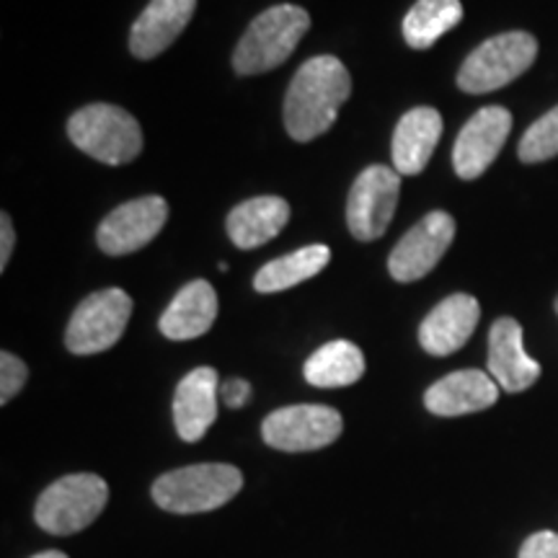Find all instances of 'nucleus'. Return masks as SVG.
I'll return each mask as SVG.
<instances>
[{"instance_id": "f257e3e1", "label": "nucleus", "mask_w": 558, "mask_h": 558, "mask_svg": "<svg viewBox=\"0 0 558 558\" xmlns=\"http://www.w3.org/2000/svg\"><path fill=\"white\" fill-rule=\"evenodd\" d=\"M349 94H352V78L339 58L318 54L303 62L284 99V128L290 137L308 143L329 132Z\"/></svg>"}, {"instance_id": "f03ea898", "label": "nucleus", "mask_w": 558, "mask_h": 558, "mask_svg": "<svg viewBox=\"0 0 558 558\" xmlns=\"http://www.w3.org/2000/svg\"><path fill=\"white\" fill-rule=\"evenodd\" d=\"M243 488V473L228 463H197L163 473L153 501L171 514H202L228 505Z\"/></svg>"}, {"instance_id": "7ed1b4c3", "label": "nucleus", "mask_w": 558, "mask_h": 558, "mask_svg": "<svg viewBox=\"0 0 558 558\" xmlns=\"http://www.w3.org/2000/svg\"><path fill=\"white\" fill-rule=\"evenodd\" d=\"M311 29L308 11L300 5H275L259 13L243 34L233 54V68L241 75H259L275 70L295 52L300 39Z\"/></svg>"}, {"instance_id": "20e7f679", "label": "nucleus", "mask_w": 558, "mask_h": 558, "mask_svg": "<svg viewBox=\"0 0 558 558\" xmlns=\"http://www.w3.org/2000/svg\"><path fill=\"white\" fill-rule=\"evenodd\" d=\"M75 148L107 166L130 163L143 150V130L130 111L114 104H90L75 111L68 122Z\"/></svg>"}, {"instance_id": "39448f33", "label": "nucleus", "mask_w": 558, "mask_h": 558, "mask_svg": "<svg viewBox=\"0 0 558 558\" xmlns=\"http://www.w3.org/2000/svg\"><path fill=\"white\" fill-rule=\"evenodd\" d=\"M109 501V484L96 473H70L47 486L34 507L45 533L73 535L94 525Z\"/></svg>"}, {"instance_id": "423d86ee", "label": "nucleus", "mask_w": 558, "mask_h": 558, "mask_svg": "<svg viewBox=\"0 0 558 558\" xmlns=\"http://www.w3.org/2000/svg\"><path fill=\"white\" fill-rule=\"evenodd\" d=\"M538 41L527 32H507L476 47L458 73V86L465 94H488L518 81L535 62Z\"/></svg>"}, {"instance_id": "0eeeda50", "label": "nucleus", "mask_w": 558, "mask_h": 558, "mask_svg": "<svg viewBox=\"0 0 558 558\" xmlns=\"http://www.w3.org/2000/svg\"><path fill=\"white\" fill-rule=\"evenodd\" d=\"M132 316V298L120 288L94 292L75 308L65 331V347L73 354L107 352L122 339Z\"/></svg>"}, {"instance_id": "6e6552de", "label": "nucleus", "mask_w": 558, "mask_h": 558, "mask_svg": "<svg viewBox=\"0 0 558 558\" xmlns=\"http://www.w3.org/2000/svg\"><path fill=\"white\" fill-rule=\"evenodd\" d=\"M341 429H344V418L337 409L300 403V407L271 411L262 424V437L275 450L311 452L337 442Z\"/></svg>"}, {"instance_id": "1a4fd4ad", "label": "nucleus", "mask_w": 558, "mask_h": 558, "mask_svg": "<svg viewBox=\"0 0 558 558\" xmlns=\"http://www.w3.org/2000/svg\"><path fill=\"white\" fill-rule=\"evenodd\" d=\"M401 173L388 166H367L354 179L347 202V226L357 241H378L399 205Z\"/></svg>"}, {"instance_id": "9d476101", "label": "nucleus", "mask_w": 558, "mask_h": 558, "mask_svg": "<svg viewBox=\"0 0 558 558\" xmlns=\"http://www.w3.org/2000/svg\"><path fill=\"white\" fill-rule=\"evenodd\" d=\"M456 239V220L448 213H429L390 251L388 271L396 282H416L437 267Z\"/></svg>"}, {"instance_id": "9b49d317", "label": "nucleus", "mask_w": 558, "mask_h": 558, "mask_svg": "<svg viewBox=\"0 0 558 558\" xmlns=\"http://www.w3.org/2000/svg\"><path fill=\"white\" fill-rule=\"evenodd\" d=\"M166 220H169V205L163 197L150 194V197L124 202L122 207L107 215L96 233V241L109 256L132 254V251L148 246L166 226Z\"/></svg>"}, {"instance_id": "f8f14e48", "label": "nucleus", "mask_w": 558, "mask_h": 558, "mask_svg": "<svg viewBox=\"0 0 558 558\" xmlns=\"http://www.w3.org/2000/svg\"><path fill=\"white\" fill-rule=\"evenodd\" d=\"M512 114L505 107H484L465 122L452 148V166L460 179L473 181L484 173L505 148Z\"/></svg>"}, {"instance_id": "ddd939ff", "label": "nucleus", "mask_w": 558, "mask_h": 558, "mask_svg": "<svg viewBox=\"0 0 558 558\" xmlns=\"http://www.w3.org/2000/svg\"><path fill=\"white\" fill-rule=\"evenodd\" d=\"M488 375L507 393H522L541 378V365L525 352L522 326L514 318H499L488 331Z\"/></svg>"}, {"instance_id": "4468645a", "label": "nucleus", "mask_w": 558, "mask_h": 558, "mask_svg": "<svg viewBox=\"0 0 558 558\" xmlns=\"http://www.w3.org/2000/svg\"><path fill=\"white\" fill-rule=\"evenodd\" d=\"M481 318V305L473 295L458 292V295L445 298L435 311L424 318L418 326V341H422L424 352L435 354V357H448L458 352L476 331Z\"/></svg>"}, {"instance_id": "2eb2a0df", "label": "nucleus", "mask_w": 558, "mask_h": 558, "mask_svg": "<svg viewBox=\"0 0 558 558\" xmlns=\"http://www.w3.org/2000/svg\"><path fill=\"white\" fill-rule=\"evenodd\" d=\"M218 418V373L197 367L186 373L173 396V424L184 442H199Z\"/></svg>"}, {"instance_id": "dca6fc26", "label": "nucleus", "mask_w": 558, "mask_h": 558, "mask_svg": "<svg viewBox=\"0 0 558 558\" xmlns=\"http://www.w3.org/2000/svg\"><path fill=\"white\" fill-rule=\"evenodd\" d=\"M194 11H197V0H150L148 9L132 24V54L140 60H153L169 50L179 34L186 29Z\"/></svg>"}, {"instance_id": "f3484780", "label": "nucleus", "mask_w": 558, "mask_h": 558, "mask_svg": "<svg viewBox=\"0 0 558 558\" xmlns=\"http://www.w3.org/2000/svg\"><path fill=\"white\" fill-rule=\"evenodd\" d=\"M499 390L497 380L484 369H458L424 393V407L437 416L476 414L497 403Z\"/></svg>"}, {"instance_id": "a211bd4d", "label": "nucleus", "mask_w": 558, "mask_h": 558, "mask_svg": "<svg viewBox=\"0 0 558 558\" xmlns=\"http://www.w3.org/2000/svg\"><path fill=\"white\" fill-rule=\"evenodd\" d=\"M442 137V117L432 107L407 111L393 132V169L401 177H416L427 169L432 153Z\"/></svg>"}, {"instance_id": "6ab92c4d", "label": "nucleus", "mask_w": 558, "mask_h": 558, "mask_svg": "<svg viewBox=\"0 0 558 558\" xmlns=\"http://www.w3.org/2000/svg\"><path fill=\"white\" fill-rule=\"evenodd\" d=\"M215 318H218V292L207 279H194L171 300L158 326L166 339L190 341L213 329Z\"/></svg>"}, {"instance_id": "aec40b11", "label": "nucleus", "mask_w": 558, "mask_h": 558, "mask_svg": "<svg viewBox=\"0 0 558 558\" xmlns=\"http://www.w3.org/2000/svg\"><path fill=\"white\" fill-rule=\"evenodd\" d=\"M290 220V205L282 197H254L228 215V235L239 248H259Z\"/></svg>"}, {"instance_id": "412c9836", "label": "nucleus", "mask_w": 558, "mask_h": 558, "mask_svg": "<svg viewBox=\"0 0 558 558\" xmlns=\"http://www.w3.org/2000/svg\"><path fill=\"white\" fill-rule=\"evenodd\" d=\"M303 375L316 388L354 386L365 375V354L352 341H329L311 354Z\"/></svg>"}, {"instance_id": "4be33fe9", "label": "nucleus", "mask_w": 558, "mask_h": 558, "mask_svg": "<svg viewBox=\"0 0 558 558\" xmlns=\"http://www.w3.org/2000/svg\"><path fill=\"white\" fill-rule=\"evenodd\" d=\"M331 262L329 246H305L300 251H292L288 256H279V259L264 264L259 275L254 277V288L259 292H282L295 288V284L305 282V279L316 277L318 271L326 269V264Z\"/></svg>"}, {"instance_id": "5701e85b", "label": "nucleus", "mask_w": 558, "mask_h": 558, "mask_svg": "<svg viewBox=\"0 0 558 558\" xmlns=\"http://www.w3.org/2000/svg\"><path fill=\"white\" fill-rule=\"evenodd\" d=\"M463 19L460 0H416L403 19V39L414 50H429Z\"/></svg>"}, {"instance_id": "b1692460", "label": "nucleus", "mask_w": 558, "mask_h": 558, "mask_svg": "<svg viewBox=\"0 0 558 558\" xmlns=\"http://www.w3.org/2000/svg\"><path fill=\"white\" fill-rule=\"evenodd\" d=\"M520 160L541 163L558 156V107L543 114L520 140Z\"/></svg>"}, {"instance_id": "393cba45", "label": "nucleus", "mask_w": 558, "mask_h": 558, "mask_svg": "<svg viewBox=\"0 0 558 558\" xmlns=\"http://www.w3.org/2000/svg\"><path fill=\"white\" fill-rule=\"evenodd\" d=\"M29 380V367L16 354H0V403H9Z\"/></svg>"}, {"instance_id": "a878e982", "label": "nucleus", "mask_w": 558, "mask_h": 558, "mask_svg": "<svg viewBox=\"0 0 558 558\" xmlns=\"http://www.w3.org/2000/svg\"><path fill=\"white\" fill-rule=\"evenodd\" d=\"M520 558H558V535L550 530H541V533L530 535L522 543Z\"/></svg>"}, {"instance_id": "bb28decb", "label": "nucleus", "mask_w": 558, "mask_h": 558, "mask_svg": "<svg viewBox=\"0 0 558 558\" xmlns=\"http://www.w3.org/2000/svg\"><path fill=\"white\" fill-rule=\"evenodd\" d=\"M220 393H222V401H226L230 409H241L243 403L248 401L251 386L246 380H228L226 386L220 388Z\"/></svg>"}, {"instance_id": "cd10ccee", "label": "nucleus", "mask_w": 558, "mask_h": 558, "mask_svg": "<svg viewBox=\"0 0 558 558\" xmlns=\"http://www.w3.org/2000/svg\"><path fill=\"white\" fill-rule=\"evenodd\" d=\"M13 241H16V235H13L11 218L3 213L0 215V269L9 267L11 254H13Z\"/></svg>"}, {"instance_id": "c85d7f7f", "label": "nucleus", "mask_w": 558, "mask_h": 558, "mask_svg": "<svg viewBox=\"0 0 558 558\" xmlns=\"http://www.w3.org/2000/svg\"><path fill=\"white\" fill-rule=\"evenodd\" d=\"M32 558H68V556L62 554V550H45V554H37V556H32Z\"/></svg>"}, {"instance_id": "c756f323", "label": "nucleus", "mask_w": 558, "mask_h": 558, "mask_svg": "<svg viewBox=\"0 0 558 558\" xmlns=\"http://www.w3.org/2000/svg\"><path fill=\"white\" fill-rule=\"evenodd\" d=\"M556 313H558V300H556Z\"/></svg>"}]
</instances>
